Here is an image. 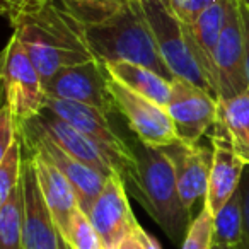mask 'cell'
Listing matches in <instances>:
<instances>
[{
	"instance_id": "cell-1",
	"label": "cell",
	"mask_w": 249,
	"mask_h": 249,
	"mask_svg": "<svg viewBox=\"0 0 249 249\" xmlns=\"http://www.w3.org/2000/svg\"><path fill=\"white\" fill-rule=\"evenodd\" d=\"M19 39L38 69L43 84L65 67L94 60L86 22L63 0H14L4 9Z\"/></svg>"
},
{
	"instance_id": "cell-2",
	"label": "cell",
	"mask_w": 249,
	"mask_h": 249,
	"mask_svg": "<svg viewBox=\"0 0 249 249\" xmlns=\"http://www.w3.org/2000/svg\"><path fill=\"white\" fill-rule=\"evenodd\" d=\"M86 35L94 56L101 62L137 63L171 82L176 79L160 56L140 0H121L109 16L86 24Z\"/></svg>"
},
{
	"instance_id": "cell-3",
	"label": "cell",
	"mask_w": 249,
	"mask_h": 249,
	"mask_svg": "<svg viewBox=\"0 0 249 249\" xmlns=\"http://www.w3.org/2000/svg\"><path fill=\"white\" fill-rule=\"evenodd\" d=\"M135 174L130 181L135 196L173 242L181 241L191 225V210L181 200L171 159L159 149L137 140Z\"/></svg>"
},
{
	"instance_id": "cell-4",
	"label": "cell",
	"mask_w": 249,
	"mask_h": 249,
	"mask_svg": "<svg viewBox=\"0 0 249 249\" xmlns=\"http://www.w3.org/2000/svg\"><path fill=\"white\" fill-rule=\"evenodd\" d=\"M140 4L145 11L147 21L154 33L160 56L166 62L171 73L208 90L215 97L207 77L203 75L200 65L188 46L184 26L176 16V12L173 11L169 0H140Z\"/></svg>"
},
{
	"instance_id": "cell-5",
	"label": "cell",
	"mask_w": 249,
	"mask_h": 249,
	"mask_svg": "<svg viewBox=\"0 0 249 249\" xmlns=\"http://www.w3.org/2000/svg\"><path fill=\"white\" fill-rule=\"evenodd\" d=\"M2 82L5 104L14 114L18 124L36 118L46 104V89L38 69L31 62L24 46L11 36L2 56Z\"/></svg>"
},
{
	"instance_id": "cell-6",
	"label": "cell",
	"mask_w": 249,
	"mask_h": 249,
	"mask_svg": "<svg viewBox=\"0 0 249 249\" xmlns=\"http://www.w3.org/2000/svg\"><path fill=\"white\" fill-rule=\"evenodd\" d=\"M45 109H48L55 116L62 118L63 121L70 123L77 130L86 133L89 139L99 143L103 149H106L120 164L124 183H130L133 179V174H135L133 147L114 130V126L107 120V114L92 106L73 103V101L55 99V97L46 99Z\"/></svg>"
},
{
	"instance_id": "cell-7",
	"label": "cell",
	"mask_w": 249,
	"mask_h": 249,
	"mask_svg": "<svg viewBox=\"0 0 249 249\" xmlns=\"http://www.w3.org/2000/svg\"><path fill=\"white\" fill-rule=\"evenodd\" d=\"M109 79L106 63L94 58L62 69L45 84V89L48 97L73 101L111 114L118 109L109 89Z\"/></svg>"
},
{
	"instance_id": "cell-8",
	"label": "cell",
	"mask_w": 249,
	"mask_h": 249,
	"mask_svg": "<svg viewBox=\"0 0 249 249\" xmlns=\"http://www.w3.org/2000/svg\"><path fill=\"white\" fill-rule=\"evenodd\" d=\"M171 99L166 109L173 120L179 142L196 145L198 140L218 121V99L208 90L184 79L171 82Z\"/></svg>"
},
{
	"instance_id": "cell-9",
	"label": "cell",
	"mask_w": 249,
	"mask_h": 249,
	"mask_svg": "<svg viewBox=\"0 0 249 249\" xmlns=\"http://www.w3.org/2000/svg\"><path fill=\"white\" fill-rule=\"evenodd\" d=\"M109 89L116 103V109L126 118L137 140L150 147H166L179 142L166 107L137 94L113 77L109 79Z\"/></svg>"
},
{
	"instance_id": "cell-10",
	"label": "cell",
	"mask_w": 249,
	"mask_h": 249,
	"mask_svg": "<svg viewBox=\"0 0 249 249\" xmlns=\"http://www.w3.org/2000/svg\"><path fill=\"white\" fill-rule=\"evenodd\" d=\"M19 126L45 135L46 139L56 143L67 154L79 159L80 162L94 167L106 178H109L113 173L123 178V171H121L120 164L106 149H103L99 143L94 142L92 139H89L86 133L77 130L70 123L63 121L62 118L52 114L48 109H43L36 118L21 123Z\"/></svg>"
},
{
	"instance_id": "cell-11",
	"label": "cell",
	"mask_w": 249,
	"mask_h": 249,
	"mask_svg": "<svg viewBox=\"0 0 249 249\" xmlns=\"http://www.w3.org/2000/svg\"><path fill=\"white\" fill-rule=\"evenodd\" d=\"M215 73L218 99H231L249 89L237 0L227 2V19L215 52Z\"/></svg>"
},
{
	"instance_id": "cell-12",
	"label": "cell",
	"mask_w": 249,
	"mask_h": 249,
	"mask_svg": "<svg viewBox=\"0 0 249 249\" xmlns=\"http://www.w3.org/2000/svg\"><path fill=\"white\" fill-rule=\"evenodd\" d=\"M19 137L22 140V145L29 150H38L41 152L50 162H53L70 181L79 198V207L82 212L89 215L92 205L99 198L107 178L96 171L94 167L80 162L79 159L67 154L63 149H60L56 143L48 140L41 133H36L33 130L19 126Z\"/></svg>"
},
{
	"instance_id": "cell-13",
	"label": "cell",
	"mask_w": 249,
	"mask_h": 249,
	"mask_svg": "<svg viewBox=\"0 0 249 249\" xmlns=\"http://www.w3.org/2000/svg\"><path fill=\"white\" fill-rule=\"evenodd\" d=\"M89 218L103 241L104 249H116L121 241L135 232L139 222L130 207L123 178L116 173L106 179L99 198L90 208Z\"/></svg>"
},
{
	"instance_id": "cell-14",
	"label": "cell",
	"mask_w": 249,
	"mask_h": 249,
	"mask_svg": "<svg viewBox=\"0 0 249 249\" xmlns=\"http://www.w3.org/2000/svg\"><path fill=\"white\" fill-rule=\"evenodd\" d=\"M24 190V249H69L52 217L36 176L35 162L28 156L22 164Z\"/></svg>"
},
{
	"instance_id": "cell-15",
	"label": "cell",
	"mask_w": 249,
	"mask_h": 249,
	"mask_svg": "<svg viewBox=\"0 0 249 249\" xmlns=\"http://www.w3.org/2000/svg\"><path fill=\"white\" fill-rule=\"evenodd\" d=\"M159 149L173 162L181 200L186 208L193 210L195 203L207 195L212 164H213V147L210 149L198 143L188 145L183 142H174Z\"/></svg>"
},
{
	"instance_id": "cell-16",
	"label": "cell",
	"mask_w": 249,
	"mask_h": 249,
	"mask_svg": "<svg viewBox=\"0 0 249 249\" xmlns=\"http://www.w3.org/2000/svg\"><path fill=\"white\" fill-rule=\"evenodd\" d=\"M227 2L229 0H218L212 7L201 12L193 24H183L188 46L200 65L203 75L207 77L217 99L218 90L217 73H215V52H217L218 39H220L225 19H227Z\"/></svg>"
},
{
	"instance_id": "cell-17",
	"label": "cell",
	"mask_w": 249,
	"mask_h": 249,
	"mask_svg": "<svg viewBox=\"0 0 249 249\" xmlns=\"http://www.w3.org/2000/svg\"><path fill=\"white\" fill-rule=\"evenodd\" d=\"M212 147H213V164L208 179V190L205 195V207L215 215L241 186L246 160L235 152L222 130L220 135L217 133L213 135Z\"/></svg>"
},
{
	"instance_id": "cell-18",
	"label": "cell",
	"mask_w": 249,
	"mask_h": 249,
	"mask_svg": "<svg viewBox=\"0 0 249 249\" xmlns=\"http://www.w3.org/2000/svg\"><path fill=\"white\" fill-rule=\"evenodd\" d=\"M28 156H31L33 162H35L39 188H41L45 201L52 212L53 220L58 227L60 235L65 237L73 213L80 208L75 190L65 178V174L55 164L50 162L41 152L29 150Z\"/></svg>"
},
{
	"instance_id": "cell-19",
	"label": "cell",
	"mask_w": 249,
	"mask_h": 249,
	"mask_svg": "<svg viewBox=\"0 0 249 249\" xmlns=\"http://www.w3.org/2000/svg\"><path fill=\"white\" fill-rule=\"evenodd\" d=\"M106 67L109 75L120 80L123 86L135 90L137 94L147 97V99L154 101L159 106H167L171 99V90H173L171 80L164 79L162 75L147 69V67L130 62H113L106 63Z\"/></svg>"
},
{
	"instance_id": "cell-20",
	"label": "cell",
	"mask_w": 249,
	"mask_h": 249,
	"mask_svg": "<svg viewBox=\"0 0 249 249\" xmlns=\"http://www.w3.org/2000/svg\"><path fill=\"white\" fill-rule=\"evenodd\" d=\"M217 126L249 164V89L231 99H218Z\"/></svg>"
},
{
	"instance_id": "cell-21",
	"label": "cell",
	"mask_w": 249,
	"mask_h": 249,
	"mask_svg": "<svg viewBox=\"0 0 249 249\" xmlns=\"http://www.w3.org/2000/svg\"><path fill=\"white\" fill-rule=\"evenodd\" d=\"M24 190L21 184L0 205V246L2 249H24Z\"/></svg>"
},
{
	"instance_id": "cell-22",
	"label": "cell",
	"mask_w": 249,
	"mask_h": 249,
	"mask_svg": "<svg viewBox=\"0 0 249 249\" xmlns=\"http://www.w3.org/2000/svg\"><path fill=\"white\" fill-rule=\"evenodd\" d=\"M242 239V195L241 188L213 215V244L235 246Z\"/></svg>"
},
{
	"instance_id": "cell-23",
	"label": "cell",
	"mask_w": 249,
	"mask_h": 249,
	"mask_svg": "<svg viewBox=\"0 0 249 249\" xmlns=\"http://www.w3.org/2000/svg\"><path fill=\"white\" fill-rule=\"evenodd\" d=\"M22 140H19L0 157V205L21 184L22 179Z\"/></svg>"
},
{
	"instance_id": "cell-24",
	"label": "cell",
	"mask_w": 249,
	"mask_h": 249,
	"mask_svg": "<svg viewBox=\"0 0 249 249\" xmlns=\"http://www.w3.org/2000/svg\"><path fill=\"white\" fill-rule=\"evenodd\" d=\"M63 241L69 249H104L103 241L90 222L89 215L80 208L73 213Z\"/></svg>"
},
{
	"instance_id": "cell-25",
	"label": "cell",
	"mask_w": 249,
	"mask_h": 249,
	"mask_svg": "<svg viewBox=\"0 0 249 249\" xmlns=\"http://www.w3.org/2000/svg\"><path fill=\"white\" fill-rule=\"evenodd\" d=\"M213 248V213L203 205L200 213L191 222L184 235L181 249H212Z\"/></svg>"
},
{
	"instance_id": "cell-26",
	"label": "cell",
	"mask_w": 249,
	"mask_h": 249,
	"mask_svg": "<svg viewBox=\"0 0 249 249\" xmlns=\"http://www.w3.org/2000/svg\"><path fill=\"white\" fill-rule=\"evenodd\" d=\"M63 4L86 24L101 21L118 9L121 0H63Z\"/></svg>"
},
{
	"instance_id": "cell-27",
	"label": "cell",
	"mask_w": 249,
	"mask_h": 249,
	"mask_svg": "<svg viewBox=\"0 0 249 249\" xmlns=\"http://www.w3.org/2000/svg\"><path fill=\"white\" fill-rule=\"evenodd\" d=\"M169 2L183 24H193L201 12H205L218 0H169Z\"/></svg>"
},
{
	"instance_id": "cell-28",
	"label": "cell",
	"mask_w": 249,
	"mask_h": 249,
	"mask_svg": "<svg viewBox=\"0 0 249 249\" xmlns=\"http://www.w3.org/2000/svg\"><path fill=\"white\" fill-rule=\"evenodd\" d=\"M19 140V124L7 104L0 111V157Z\"/></svg>"
},
{
	"instance_id": "cell-29",
	"label": "cell",
	"mask_w": 249,
	"mask_h": 249,
	"mask_svg": "<svg viewBox=\"0 0 249 249\" xmlns=\"http://www.w3.org/2000/svg\"><path fill=\"white\" fill-rule=\"evenodd\" d=\"M239 188L242 195V239L235 249H249V164H246Z\"/></svg>"
},
{
	"instance_id": "cell-30",
	"label": "cell",
	"mask_w": 249,
	"mask_h": 249,
	"mask_svg": "<svg viewBox=\"0 0 249 249\" xmlns=\"http://www.w3.org/2000/svg\"><path fill=\"white\" fill-rule=\"evenodd\" d=\"M241 12V24H242V38H244V58H246V72L249 80V7L239 4Z\"/></svg>"
},
{
	"instance_id": "cell-31",
	"label": "cell",
	"mask_w": 249,
	"mask_h": 249,
	"mask_svg": "<svg viewBox=\"0 0 249 249\" xmlns=\"http://www.w3.org/2000/svg\"><path fill=\"white\" fill-rule=\"evenodd\" d=\"M137 227H139V225H137ZM116 249H145V246H143L142 237H140L139 232H137V229H135V232H133L132 235H128L124 241H121Z\"/></svg>"
},
{
	"instance_id": "cell-32",
	"label": "cell",
	"mask_w": 249,
	"mask_h": 249,
	"mask_svg": "<svg viewBox=\"0 0 249 249\" xmlns=\"http://www.w3.org/2000/svg\"><path fill=\"white\" fill-rule=\"evenodd\" d=\"M137 232H139V235L142 237L145 249H162V248H160L159 242H157V239H156V237H152V235H150L149 232H147L145 229H143L140 224H139V227H137Z\"/></svg>"
},
{
	"instance_id": "cell-33",
	"label": "cell",
	"mask_w": 249,
	"mask_h": 249,
	"mask_svg": "<svg viewBox=\"0 0 249 249\" xmlns=\"http://www.w3.org/2000/svg\"><path fill=\"white\" fill-rule=\"evenodd\" d=\"M212 249H235V248H231V246H215L213 244V248Z\"/></svg>"
},
{
	"instance_id": "cell-34",
	"label": "cell",
	"mask_w": 249,
	"mask_h": 249,
	"mask_svg": "<svg viewBox=\"0 0 249 249\" xmlns=\"http://www.w3.org/2000/svg\"><path fill=\"white\" fill-rule=\"evenodd\" d=\"M241 5H246V7H249V0H237Z\"/></svg>"
}]
</instances>
